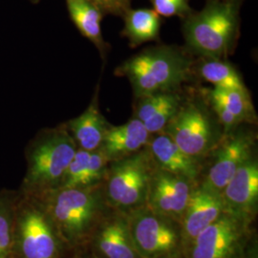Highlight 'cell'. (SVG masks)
<instances>
[{
	"label": "cell",
	"instance_id": "obj_1",
	"mask_svg": "<svg viewBox=\"0 0 258 258\" xmlns=\"http://www.w3.org/2000/svg\"><path fill=\"white\" fill-rule=\"evenodd\" d=\"M35 199L51 219L63 245L69 247L89 242L97 226L112 211L103 182L85 187H58Z\"/></svg>",
	"mask_w": 258,
	"mask_h": 258
},
{
	"label": "cell",
	"instance_id": "obj_2",
	"mask_svg": "<svg viewBox=\"0 0 258 258\" xmlns=\"http://www.w3.org/2000/svg\"><path fill=\"white\" fill-rule=\"evenodd\" d=\"M194 60L186 51L174 46L150 47L132 55L115 70L125 77L134 96L174 92L194 73Z\"/></svg>",
	"mask_w": 258,
	"mask_h": 258
},
{
	"label": "cell",
	"instance_id": "obj_3",
	"mask_svg": "<svg viewBox=\"0 0 258 258\" xmlns=\"http://www.w3.org/2000/svg\"><path fill=\"white\" fill-rule=\"evenodd\" d=\"M77 149L64 123L40 130L26 148L27 170L20 192L37 198L58 188Z\"/></svg>",
	"mask_w": 258,
	"mask_h": 258
},
{
	"label": "cell",
	"instance_id": "obj_4",
	"mask_svg": "<svg viewBox=\"0 0 258 258\" xmlns=\"http://www.w3.org/2000/svg\"><path fill=\"white\" fill-rule=\"evenodd\" d=\"M241 0H208L199 12L184 19L183 33L191 54L224 58L233 49L239 33Z\"/></svg>",
	"mask_w": 258,
	"mask_h": 258
},
{
	"label": "cell",
	"instance_id": "obj_5",
	"mask_svg": "<svg viewBox=\"0 0 258 258\" xmlns=\"http://www.w3.org/2000/svg\"><path fill=\"white\" fill-rule=\"evenodd\" d=\"M155 168L148 147L131 156L109 163L103 185L111 210L128 213L145 207Z\"/></svg>",
	"mask_w": 258,
	"mask_h": 258
},
{
	"label": "cell",
	"instance_id": "obj_6",
	"mask_svg": "<svg viewBox=\"0 0 258 258\" xmlns=\"http://www.w3.org/2000/svg\"><path fill=\"white\" fill-rule=\"evenodd\" d=\"M215 119L207 101L183 100L162 133L166 134L185 154L203 165L224 133L219 120Z\"/></svg>",
	"mask_w": 258,
	"mask_h": 258
},
{
	"label": "cell",
	"instance_id": "obj_7",
	"mask_svg": "<svg viewBox=\"0 0 258 258\" xmlns=\"http://www.w3.org/2000/svg\"><path fill=\"white\" fill-rule=\"evenodd\" d=\"M62 245L40 203L21 194L15 215L10 258H58Z\"/></svg>",
	"mask_w": 258,
	"mask_h": 258
},
{
	"label": "cell",
	"instance_id": "obj_8",
	"mask_svg": "<svg viewBox=\"0 0 258 258\" xmlns=\"http://www.w3.org/2000/svg\"><path fill=\"white\" fill-rule=\"evenodd\" d=\"M129 232L141 258L184 255L180 223L146 206L125 213Z\"/></svg>",
	"mask_w": 258,
	"mask_h": 258
},
{
	"label": "cell",
	"instance_id": "obj_9",
	"mask_svg": "<svg viewBox=\"0 0 258 258\" xmlns=\"http://www.w3.org/2000/svg\"><path fill=\"white\" fill-rule=\"evenodd\" d=\"M251 224L245 218L224 212L194 238L184 258H241L253 238Z\"/></svg>",
	"mask_w": 258,
	"mask_h": 258
},
{
	"label": "cell",
	"instance_id": "obj_10",
	"mask_svg": "<svg viewBox=\"0 0 258 258\" xmlns=\"http://www.w3.org/2000/svg\"><path fill=\"white\" fill-rule=\"evenodd\" d=\"M255 134L236 127L223 133L218 144L203 162L199 184L221 194L236 170L254 155Z\"/></svg>",
	"mask_w": 258,
	"mask_h": 258
},
{
	"label": "cell",
	"instance_id": "obj_11",
	"mask_svg": "<svg viewBox=\"0 0 258 258\" xmlns=\"http://www.w3.org/2000/svg\"><path fill=\"white\" fill-rule=\"evenodd\" d=\"M197 184L156 166L149 184L146 207L180 223Z\"/></svg>",
	"mask_w": 258,
	"mask_h": 258
},
{
	"label": "cell",
	"instance_id": "obj_12",
	"mask_svg": "<svg viewBox=\"0 0 258 258\" xmlns=\"http://www.w3.org/2000/svg\"><path fill=\"white\" fill-rule=\"evenodd\" d=\"M225 212L254 221L258 208V162L251 156L245 162L221 191Z\"/></svg>",
	"mask_w": 258,
	"mask_h": 258
},
{
	"label": "cell",
	"instance_id": "obj_13",
	"mask_svg": "<svg viewBox=\"0 0 258 258\" xmlns=\"http://www.w3.org/2000/svg\"><path fill=\"white\" fill-rule=\"evenodd\" d=\"M224 212H226L221 194L199 183L196 184L180 220L183 252L198 234Z\"/></svg>",
	"mask_w": 258,
	"mask_h": 258
},
{
	"label": "cell",
	"instance_id": "obj_14",
	"mask_svg": "<svg viewBox=\"0 0 258 258\" xmlns=\"http://www.w3.org/2000/svg\"><path fill=\"white\" fill-rule=\"evenodd\" d=\"M89 242L97 258H141L122 212L112 210L97 226Z\"/></svg>",
	"mask_w": 258,
	"mask_h": 258
},
{
	"label": "cell",
	"instance_id": "obj_15",
	"mask_svg": "<svg viewBox=\"0 0 258 258\" xmlns=\"http://www.w3.org/2000/svg\"><path fill=\"white\" fill-rule=\"evenodd\" d=\"M148 148L157 167L195 183L199 182L202 163L185 154L166 134L152 135Z\"/></svg>",
	"mask_w": 258,
	"mask_h": 258
},
{
	"label": "cell",
	"instance_id": "obj_16",
	"mask_svg": "<svg viewBox=\"0 0 258 258\" xmlns=\"http://www.w3.org/2000/svg\"><path fill=\"white\" fill-rule=\"evenodd\" d=\"M151 136L143 122L133 117L124 124L110 125L99 150L111 163L131 156L147 148Z\"/></svg>",
	"mask_w": 258,
	"mask_h": 258
},
{
	"label": "cell",
	"instance_id": "obj_17",
	"mask_svg": "<svg viewBox=\"0 0 258 258\" xmlns=\"http://www.w3.org/2000/svg\"><path fill=\"white\" fill-rule=\"evenodd\" d=\"M64 124L79 149L96 151L101 148L111 124L100 110L99 85L88 107L80 116L66 121Z\"/></svg>",
	"mask_w": 258,
	"mask_h": 258
},
{
	"label": "cell",
	"instance_id": "obj_18",
	"mask_svg": "<svg viewBox=\"0 0 258 258\" xmlns=\"http://www.w3.org/2000/svg\"><path fill=\"white\" fill-rule=\"evenodd\" d=\"M109 162L101 150L77 149L59 187H85L101 184L107 173Z\"/></svg>",
	"mask_w": 258,
	"mask_h": 258
},
{
	"label": "cell",
	"instance_id": "obj_19",
	"mask_svg": "<svg viewBox=\"0 0 258 258\" xmlns=\"http://www.w3.org/2000/svg\"><path fill=\"white\" fill-rule=\"evenodd\" d=\"M70 18L83 37L99 50L102 58L106 54V43L102 37L103 14L89 0H65Z\"/></svg>",
	"mask_w": 258,
	"mask_h": 258
},
{
	"label": "cell",
	"instance_id": "obj_20",
	"mask_svg": "<svg viewBox=\"0 0 258 258\" xmlns=\"http://www.w3.org/2000/svg\"><path fill=\"white\" fill-rule=\"evenodd\" d=\"M121 18L124 23L121 36L127 38L131 48L159 39L161 17L154 10L130 8Z\"/></svg>",
	"mask_w": 258,
	"mask_h": 258
},
{
	"label": "cell",
	"instance_id": "obj_21",
	"mask_svg": "<svg viewBox=\"0 0 258 258\" xmlns=\"http://www.w3.org/2000/svg\"><path fill=\"white\" fill-rule=\"evenodd\" d=\"M204 97L208 101L220 104L232 116H234L241 124H253L257 121V116L249 91L213 87L212 89L206 90Z\"/></svg>",
	"mask_w": 258,
	"mask_h": 258
},
{
	"label": "cell",
	"instance_id": "obj_22",
	"mask_svg": "<svg viewBox=\"0 0 258 258\" xmlns=\"http://www.w3.org/2000/svg\"><path fill=\"white\" fill-rule=\"evenodd\" d=\"M197 65V73L205 82L212 83L213 87L249 91L237 70L224 58L202 57Z\"/></svg>",
	"mask_w": 258,
	"mask_h": 258
},
{
	"label": "cell",
	"instance_id": "obj_23",
	"mask_svg": "<svg viewBox=\"0 0 258 258\" xmlns=\"http://www.w3.org/2000/svg\"><path fill=\"white\" fill-rule=\"evenodd\" d=\"M20 191L0 192V258H10L13 246L14 223Z\"/></svg>",
	"mask_w": 258,
	"mask_h": 258
},
{
	"label": "cell",
	"instance_id": "obj_24",
	"mask_svg": "<svg viewBox=\"0 0 258 258\" xmlns=\"http://www.w3.org/2000/svg\"><path fill=\"white\" fill-rule=\"evenodd\" d=\"M150 2L160 17H179L184 19L194 12L189 5L190 0H150Z\"/></svg>",
	"mask_w": 258,
	"mask_h": 258
},
{
	"label": "cell",
	"instance_id": "obj_25",
	"mask_svg": "<svg viewBox=\"0 0 258 258\" xmlns=\"http://www.w3.org/2000/svg\"><path fill=\"white\" fill-rule=\"evenodd\" d=\"M101 10L103 15L122 17L131 8L133 0H89Z\"/></svg>",
	"mask_w": 258,
	"mask_h": 258
},
{
	"label": "cell",
	"instance_id": "obj_26",
	"mask_svg": "<svg viewBox=\"0 0 258 258\" xmlns=\"http://www.w3.org/2000/svg\"><path fill=\"white\" fill-rule=\"evenodd\" d=\"M241 258H258V248L256 240L252 238L249 244V246H248V248L246 249V251L244 252L243 256Z\"/></svg>",
	"mask_w": 258,
	"mask_h": 258
},
{
	"label": "cell",
	"instance_id": "obj_27",
	"mask_svg": "<svg viewBox=\"0 0 258 258\" xmlns=\"http://www.w3.org/2000/svg\"><path fill=\"white\" fill-rule=\"evenodd\" d=\"M164 258H184V255H178V256H172V257H164Z\"/></svg>",
	"mask_w": 258,
	"mask_h": 258
},
{
	"label": "cell",
	"instance_id": "obj_28",
	"mask_svg": "<svg viewBox=\"0 0 258 258\" xmlns=\"http://www.w3.org/2000/svg\"><path fill=\"white\" fill-rule=\"evenodd\" d=\"M30 1H32L33 3H37L39 0H30Z\"/></svg>",
	"mask_w": 258,
	"mask_h": 258
}]
</instances>
